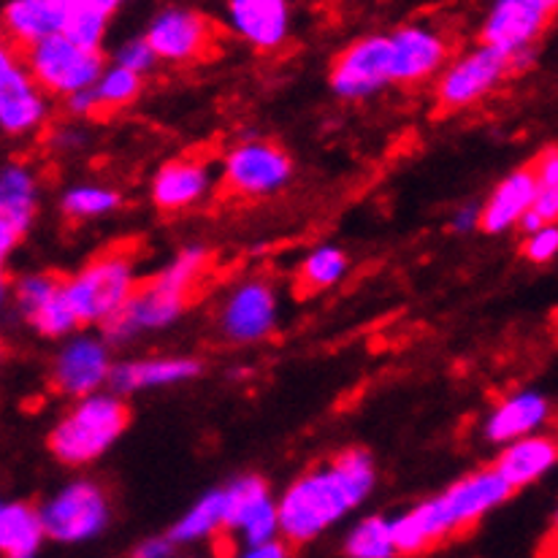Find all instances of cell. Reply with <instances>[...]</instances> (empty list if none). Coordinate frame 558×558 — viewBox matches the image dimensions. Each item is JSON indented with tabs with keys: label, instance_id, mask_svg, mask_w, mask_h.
Here are the masks:
<instances>
[{
	"label": "cell",
	"instance_id": "1",
	"mask_svg": "<svg viewBox=\"0 0 558 558\" xmlns=\"http://www.w3.org/2000/svg\"><path fill=\"white\" fill-rule=\"evenodd\" d=\"M377 483L369 450L348 448L310 469L279 496V526L290 548H304L364 505Z\"/></svg>",
	"mask_w": 558,
	"mask_h": 558
},
{
	"label": "cell",
	"instance_id": "2",
	"mask_svg": "<svg viewBox=\"0 0 558 558\" xmlns=\"http://www.w3.org/2000/svg\"><path fill=\"white\" fill-rule=\"evenodd\" d=\"M512 494H515V488L501 477L496 466L477 469V472L456 480L442 494L390 518L399 556H415L423 554V550H432L442 539L474 526L480 518L505 505Z\"/></svg>",
	"mask_w": 558,
	"mask_h": 558
},
{
	"label": "cell",
	"instance_id": "3",
	"mask_svg": "<svg viewBox=\"0 0 558 558\" xmlns=\"http://www.w3.org/2000/svg\"><path fill=\"white\" fill-rule=\"evenodd\" d=\"M206 266H209V250L204 244H187L163 271L138 284L131 301L100 326V333L109 339L111 348H122L144 333L169 328L185 312L190 288L198 282Z\"/></svg>",
	"mask_w": 558,
	"mask_h": 558
},
{
	"label": "cell",
	"instance_id": "4",
	"mask_svg": "<svg viewBox=\"0 0 558 558\" xmlns=\"http://www.w3.org/2000/svg\"><path fill=\"white\" fill-rule=\"evenodd\" d=\"M131 423V410L125 396L114 390H95L76 399L63 421L49 432V453L65 466H85L106 453L125 434Z\"/></svg>",
	"mask_w": 558,
	"mask_h": 558
},
{
	"label": "cell",
	"instance_id": "5",
	"mask_svg": "<svg viewBox=\"0 0 558 558\" xmlns=\"http://www.w3.org/2000/svg\"><path fill=\"white\" fill-rule=\"evenodd\" d=\"M133 260L122 253L100 255L85 269L65 279V293L80 315L82 326H104L136 293Z\"/></svg>",
	"mask_w": 558,
	"mask_h": 558
},
{
	"label": "cell",
	"instance_id": "6",
	"mask_svg": "<svg viewBox=\"0 0 558 558\" xmlns=\"http://www.w3.org/2000/svg\"><path fill=\"white\" fill-rule=\"evenodd\" d=\"M41 515L52 543L85 545L106 532L111 521V505L98 483L80 477L49 496L41 505Z\"/></svg>",
	"mask_w": 558,
	"mask_h": 558
},
{
	"label": "cell",
	"instance_id": "7",
	"mask_svg": "<svg viewBox=\"0 0 558 558\" xmlns=\"http://www.w3.org/2000/svg\"><path fill=\"white\" fill-rule=\"evenodd\" d=\"M22 58H25L33 80L49 95H60V98L95 87V82L106 71L104 54L82 49L65 33H54V36L31 44Z\"/></svg>",
	"mask_w": 558,
	"mask_h": 558
},
{
	"label": "cell",
	"instance_id": "8",
	"mask_svg": "<svg viewBox=\"0 0 558 558\" xmlns=\"http://www.w3.org/2000/svg\"><path fill=\"white\" fill-rule=\"evenodd\" d=\"M510 54L501 52L494 44L480 41L477 47L466 49L461 58L450 60L439 71L437 100L445 111L464 109L483 95H488L510 74Z\"/></svg>",
	"mask_w": 558,
	"mask_h": 558
},
{
	"label": "cell",
	"instance_id": "9",
	"mask_svg": "<svg viewBox=\"0 0 558 558\" xmlns=\"http://www.w3.org/2000/svg\"><path fill=\"white\" fill-rule=\"evenodd\" d=\"M233 534L242 550L282 537L279 526V501L271 496L269 483L258 474L236 477L226 488V529Z\"/></svg>",
	"mask_w": 558,
	"mask_h": 558
},
{
	"label": "cell",
	"instance_id": "10",
	"mask_svg": "<svg viewBox=\"0 0 558 558\" xmlns=\"http://www.w3.org/2000/svg\"><path fill=\"white\" fill-rule=\"evenodd\" d=\"M293 177L288 153L277 144L247 138L236 144L222 160V185L236 195H271L282 190Z\"/></svg>",
	"mask_w": 558,
	"mask_h": 558
},
{
	"label": "cell",
	"instance_id": "11",
	"mask_svg": "<svg viewBox=\"0 0 558 558\" xmlns=\"http://www.w3.org/2000/svg\"><path fill=\"white\" fill-rule=\"evenodd\" d=\"M47 90L33 80L25 58L3 47L0 52V128L5 136L36 131L49 114Z\"/></svg>",
	"mask_w": 558,
	"mask_h": 558
},
{
	"label": "cell",
	"instance_id": "12",
	"mask_svg": "<svg viewBox=\"0 0 558 558\" xmlns=\"http://www.w3.org/2000/svg\"><path fill=\"white\" fill-rule=\"evenodd\" d=\"M111 366V344L104 333H74L54 355L49 379L69 399H82L109 385Z\"/></svg>",
	"mask_w": 558,
	"mask_h": 558
},
{
	"label": "cell",
	"instance_id": "13",
	"mask_svg": "<svg viewBox=\"0 0 558 558\" xmlns=\"http://www.w3.org/2000/svg\"><path fill=\"white\" fill-rule=\"evenodd\" d=\"M556 14L558 0H494L485 11L480 41L494 44L512 58L532 49Z\"/></svg>",
	"mask_w": 558,
	"mask_h": 558
},
{
	"label": "cell",
	"instance_id": "14",
	"mask_svg": "<svg viewBox=\"0 0 558 558\" xmlns=\"http://www.w3.org/2000/svg\"><path fill=\"white\" fill-rule=\"evenodd\" d=\"M390 82V36L383 33L359 38L333 60L331 90L342 100L372 98Z\"/></svg>",
	"mask_w": 558,
	"mask_h": 558
},
{
	"label": "cell",
	"instance_id": "15",
	"mask_svg": "<svg viewBox=\"0 0 558 558\" xmlns=\"http://www.w3.org/2000/svg\"><path fill=\"white\" fill-rule=\"evenodd\" d=\"M277 293L264 279H247L236 284L222 301L220 331L236 344H253L269 337L277 326Z\"/></svg>",
	"mask_w": 558,
	"mask_h": 558
},
{
	"label": "cell",
	"instance_id": "16",
	"mask_svg": "<svg viewBox=\"0 0 558 558\" xmlns=\"http://www.w3.org/2000/svg\"><path fill=\"white\" fill-rule=\"evenodd\" d=\"M158 60L190 63L211 47V22L190 5H163L144 31Z\"/></svg>",
	"mask_w": 558,
	"mask_h": 558
},
{
	"label": "cell",
	"instance_id": "17",
	"mask_svg": "<svg viewBox=\"0 0 558 558\" xmlns=\"http://www.w3.org/2000/svg\"><path fill=\"white\" fill-rule=\"evenodd\" d=\"M226 27L260 52L282 47L293 25L290 0H222Z\"/></svg>",
	"mask_w": 558,
	"mask_h": 558
},
{
	"label": "cell",
	"instance_id": "18",
	"mask_svg": "<svg viewBox=\"0 0 558 558\" xmlns=\"http://www.w3.org/2000/svg\"><path fill=\"white\" fill-rule=\"evenodd\" d=\"M450 47L439 31L428 25H404L390 33V80L396 85H417L448 65Z\"/></svg>",
	"mask_w": 558,
	"mask_h": 558
},
{
	"label": "cell",
	"instance_id": "19",
	"mask_svg": "<svg viewBox=\"0 0 558 558\" xmlns=\"http://www.w3.org/2000/svg\"><path fill=\"white\" fill-rule=\"evenodd\" d=\"M38 209V180L31 166L9 163L0 171V255L9 258L11 250L31 233Z\"/></svg>",
	"mask_w": 558,
	"mask_h": 558
},
{
	"label": "cell",
	"instance_id": "20",
	"mask_svg": "<svg viewBox=\"0 0 558 558\" xmlns=\"http://www.w3.org/2000/svg\"><path fill=\"white\" fill-rule=\"evenodd\" d=\"M76 0H5L3 27L16 47L27 49L41 38L65 31Z\"/></svg>",
	"mask_w": 558,
	"mask_h": 558
},
{
	"label": "cell",
	"instance_id": "21",
	"mask_svg": "<svg viewBox=\"0 0 558 558\" xmlns=\"http://www.w3.org/2000/svg\"><path fill=\"white\" fill-rule=\"evenodd\" d=\"M548 417V399H545L543 393H537V390H521V393H512L507 396V399H501L499 404L490 410V415L485 417L483 434L488 442L507 445L512 442V439L537 434Z\"/></svg>",
	"mask_w": 558,
	"mask_h": 558
},
{
	"label": "cell",
	"instance_id": "22",
	"mask_svg": "<svg viewBox=\"0 0 558 558\" xmlns=\"http://www.w3.org/2000/svg\"><path fill=\"white\" fill-rule=\"evenodd\" d=\"M201 374V361L180 359V355H169V359H136V361H120L111 366L109 388L120 396H131L136 390L149 388H169V385L187 383Z\"/></svg>",
	"mask_w": 558,
	"mask_h": 558
},
{
	"label": "cell",
	"instance_id": "23",
	"mask_svg": "<svg viewBox=\"0 0 558 558\" xmlns=\"http://www.w3.org/2000/svg\"><path fill=\"white\" fill-rule=\"evenodd\" d=\"M537 174L532 166L518 169L507 174L499 182L483 204V231L485 233H507L510 228L521 226L523 215L532 209L534 198H537Z\"/></svg>",
	"mask_w": 558,
	"mask_h": 558
},
{
	"label": "cell",
	"instance_id": "24",
	"mask_svg": "<svg viewBox=\"0 0 558 558\" xmlns=\"http://www.w3.org/2000/svg\"><path fill=\"white\" fill-rule=\"evenodd\" d=\"M211 187V171L204 160L180 158L160 166L153 180V201L163 211H180L198 204Z\"/></svg>",
	"mask_w": 558,
	"mask_h": 558
},
{
	"label": "cell",
	"instance_id": "25",
	"mask_svg": "<svg viewBox=\"0 0 558 558\" xmlns=\"http://www.w3.org/2000/svg\"><path fill=\"white\" fill-rule=\"evenodd\" d=\"M558 464V439L529 434V437L512 439L501 448L496 469L512 488H526Z\"/></svg>",
	"mask_w": 558,
	"mask_h": 558
},
{
	"label": "cell",
	"instance_id": "26",
	"mask_svg": "<svg viewBox=\"0 0 558 558\" xmlns=\"http://www.w3.org/2000/svg\"><path fill=\"white\" fill-rule=\"evenodd\" d=\"M47 539L41 507L27 501L0 505V554L5 558H33Z\"/></svg>",
	"mask_w": 558,
	"mask_h": 558
},
{
	"label": "cell",
	"instance_id": "27",
	"mask_svg": "<svg viewBox=\"0 0 558 558\" xmlns=\"http://www.w3.org/2000/svg\"><path fill=\"white\" fill-rule=\"evenodd\" d=\"M226 529V488H211L169 529L174 543L198 545L215 539Z\"/></svg>",
	"mask_w": 558,
	"mask_h": 558
},
{
	"label": "cell",
	"instance_id": "28",
	"mask_svg": "<svg viewBox=\"0 0 558 558\" xmlns=\"http://www.w3.org/2000/svg\"><path fill=\"white\" fill-rule=\"evenodd\" d=\"M342 554L350 558H393L399 556L393 537V521L383 515H369L348 532Z\"/></svg>",
	"mask_w": 558,
	"mask_h": 558
},
{
	"label": "cell",
	"instance_id": "29",
	"mask_svg": "<svg viewBox=\"0 0 558 558\" xmlns=\"http://www.w3.org/2000/svg\"><path fill=\"white\" fill-rule=\"evenodd\" d=\"M348 255L344 250L333 247V244H323L315 247L301 264V290L304 293H320V290L333 288L337 282H342V277L348 275Z\"/></svg>",
	"mask_w": 558,
	"mask_h": 558
},
{
	"label": "cell",
	"instance_id": "30",
	"mask_svg": "<svg viewBox=\"0 0 558 558\" xmlns=\"http://www.w3.org/2000/svg\"><path fill=\"white\" fill-rule=\"evenodd\" d=\"M109 20H111V11L100 9V5L90 3V0H76L63 33L71 38V41L80 44L82 49L100 52L106 41V33H109Z\"/></svg>",
	"mask_w": 558,
	"mask_h": 558
},
{
	"label": "cell",
	"instance_id": "31",
	"mask_svg": "<svg viewBox=\"0 0 558 558\" xmlns=\"http://www.w3.org/2000/svg\"><path fill=\"white\" fill-rule=\"evenodd\" d=\"M27 326L36 328V333H41L44 339L71 337V333L82 326L80 315H76L74 304H71L69 293H65V282L60 284L58 293L33 315V320L27 323Z\"/></svg>",
	"mask_w": 558,
	"mask_h": 558
},
{
	"label": "cell",
	"instance_id": "32",
	"mask_svg": "<svg viewBox=\"0 0 558 558\" xmlns=\"http://www.w3.org/2000/svg\"><path fill=\"white\" fill-rule=\"evenodd\" d=\"M95 93H98L100 109L104 111L122 109V106L133 104L142 95V74L120 63H111L106 65L100 80L95 82Z\"/></svg>",
	"mask_w": 558,
	"mask_h": 558
},
{
	"label": "cell",
	"instance_id": "33",
	"mask_svg": "<svg viewBox=\"0 0 558 558\" xmlns=\"http://www.w3.org/2000/svg\"><path fill=\"white\" fill-rule=\"evenodd\" d=\"M120 193L111 187H100V185H76L71 190H65L63 201V211L69 217H76V220H85V217H104L111 215V211L120 206Z\"/></svg>",
	"mask_w": 558,
	"mask_h": 558
},
{
	"label": "cell",
	"instance_id": "34",
	"mask_svg": "<svg viewBox=\"0 0 558 558\" xmlns=\"http://www.w3.org/2000/svg\"><path fill=\"white\" fill-rule=\"evenodd\" d=\"M65 279L47 275V271H38V275H25L14 282V310L20 312V317L25 323L33 320L38 310L52 299L60 290Z\"/></svg>",
	"mask_w": 558,
	"mask_h": 558
},
{
	"label": "cell",
	"instance_id": "35",
	"mask_svg": "<svg viewBox=\"0 0 558 558\" xmlns=\"http://www.w3.org/2000/svg\"><path fill=\"white\" fill-rule=\"evenodd\" d=\"M114 63L125 65V69L136 71V74L144 76L155 69L158 54H155L153 44L147 41V36H133L114 49Z\"/></svg>",
	"mask_w": 558,
	"mask_h": 558
},
{
	"label": "cell",
	"instance_id": "36",
	"mask_svg": "<svg viewBox=\"0 0 558 558\" xmlns=\"http://www.w3.org/2000/svg\"><path fill=\"white\" fill-rule=\"evenodd\" d=\"M550 222H558V185H539L537 198H534L532 209L523 215L521 231L532 233L537 228L550 226Z\"/></svg>",
	"mask_w": 558,
	"mask_h": 558
},
{
	"label": "cell",
	"instance_id": "37",
	"mask_svg": "<svg viewBox=\"0 0 558 558\" xmlns=\"http://www.w3.org/2000/svg\"><path fill=\"white\" fill-rule=\"evenodd\" d=\"M523 255H526L532 264H548L558 255V222L537 228V231L526 233V242H523Z\"/></svg>",
	"mask_w": 558,
	"mask_h": 558
},
{
	"label": "cell",
	"instance_id": "38",
	"mask_svg": "<svg viewBox=\"0 0 558 558\" xmlns=\"http://www.w3.org/2000/svg\"><path fill=\"white\" fill-rule=\"evenodd\" d=\"M63 106L71 117H80V120L104 111L100 109V100H98V93H95V87H87V90H76V93L65 95Z\"/></svg>",
	"mask_w": 558,
	"mask_h": 558
},
{
	"label": "cell",
	"instance_id": "39",
	"mask_svg": "<svg viewBox=\"0 0 558 558\" xmlns=\"http://www.w3.org/2000/svg\"><path fill=\"white\" fill-rule=\"evenodd\" d=\"M477 228H483V206L466 204L456 209L453 217H450V231L461 233V236H469Z\"/></svg>",
	"mask_w": 558,
	"mask_h": 558
},
{
	"label": "cell",
	"instance_id": "40",
	"mask_svg": "<svg viewBox=\"0 0 558 558\" xmlns=\"http://www.w3.org/2000/svg\"><path fill=\"white\" fill-rule=\"evenodd\" d=\"M180 545L174 543L171 534H160V537H147L144 543H138V548L133 550L136 558H171L177 554Z\"/></svg>",
	"mask_w": 558,
	"mask_h": 558
},
{
	"label": "cell",
	"instance_id": "41",
	"mask_svg": "<svg viewBox=\"0 0 558 558\" xmlns=\"http://www.w3.org/2000/svg\"><path fill=\"white\" fill-rule=\"evenodd\" d=\"M539 185H558V147H548L532 163Z\"/></svg>",
	"mask_w": 558,
	"mask_h": 558
},
{
	"label": "cell",
	"instance_id": "42",
	"mask_svg": "<svg viewBox=\"0 0 558 558\" xmlns=\"http://www.w3.org/2000/svg\"><path fill=\"white\" fill-rule=\"evenodd\" d=\"M290 550H293V548L288 545V539L277 537V539H269V543L255 545V548L242 550V556H247V558H284V556H290Z\"/></svg>",
	"mask_w": 558,
	"mask_h": 558
},
{
	"label": "cell",
	"instance_id": "43",
	"mask_svg": "<svg viewBox=\"0 0 558 558\" xmlns=\"http://www.w3.org/2000/svg\"><path fill=\"white\" fill-rule=\"evenodd\" d=\"M90 3L100 5V9H106V11H111V14H114V11L120 9L122 3H128V0H90Z\"/></svg>",
	"mask_w": 558,
	"mask_h": 558
},
{
	"label": "cell",
	"instance_id": "44",
	"mask_svg": "<svg viewBox=\"0 0 558 558\" xmlns=\"http://www.w3.org/2000/svg\"><path fill=\"white\" fill-rule=\"evenodd\" d=\"M556 529H558V512H556Z\"/></svg>",
	"mask_w": 558,
	"mask_h": 558
}]
</instances>
